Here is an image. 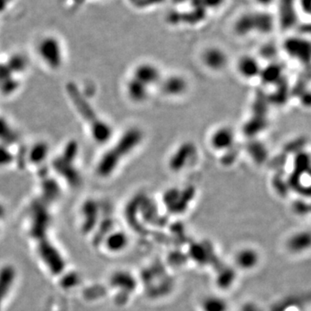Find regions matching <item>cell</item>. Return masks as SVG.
<instances>
[{"label":"cell","instance_id":"6da1fadb","mask_svg":"<svg viewBox=\"0 0 311 311\" xmlns=\"http://www.w3.org/2000/svg\"><path fill=\"white\" fill-rule=\"evenodd\" d=\"M143 140V133L139 129L133 128L127 131L120 141L116 144V147L113 148L109 154L105 157V161L102 162L101 171L103 175H109L110 172H113L116 169L121 158L130 154L132 151L135 150V148L138 146Z\"/></svg>","mask_w":311,"mask_h":311},{"label":"cell","instance_id":"7a4b0ae2","mask_svg":"<svg viewBox=\"0 0 311 311\" xmlns=\"http://www.w3.org/2000/svg\"><path fill=\"white\" fill-rule=\"evenodd\" d=\"M195 153L196 149L195 144L188 142L181 144L178 150L175 151L174 154H172L169 162V166L171 171L175 172L182 171L190 163Z\"/></svg>","mask_w":311,"mask_h":311},{"label":"cell","instance_id":"3957f363","mask_svg":"<svg viewBox=\"0 0 311 311\" xmlns=\"http://www.w3.org/2000/svg\"><path fill=\"white\" fill-rule=\"evenodd\" d=\"M202 63L212 71H221L226 68L228 56L222 48L219 47H209L202 54Z\"/></svg>","mask_w":311,"mask_h":311},{"label":"cell","instance_id":"277c9868","mask_svg":"<svg viewBox=\"0 0 311 311\" xmlns=\"http://www.w3.org/2000/svg\"><path fill=\"white\" fill-rule=\"evenodd\" d=\"M133 78L150 88L159 84L162 81L160 69L153 63L144 62L139 64L134 71Z\"/></svg>","mask_w":311,"mask_h":311},{"label":"cell","instance_id":"5b68a950","mask_svg":"<svg viewBox=\"0 0 311 311\" xmlns=\"http://www.w3.org/2000/svg\"><path fill=\"white\" fill-rule=\"evenodd\" d=\"M284 47L290 56L301 62H309L311 55L310 42L301 38H290L284 43Z\"/></svg>","mask_w":311,"mask_h":311},{"label":"cell","instance_id":"8992f818","mask_svg":"<svg viewBox=\"0 0 311 311\" xmlns=\"http://www.w3.org/2000/svg\"><path fill=\"white\" fill-rule=\"evenodd\" d=\"M235 133L232 128L222 127L215 131L210 137V144L216 151H226L233 147Z\"/></svg>","mask_w":311,"mask_h":311},{"label":"cell","instance_id":"52a82bcc","mask_svg":"<svg viewBox=\"0 0 311 311\" xmlns=\"http://www.w3.org/2000/svg\"><path fill=\"white\" fill-rule=\"evenodd\" d=\"M162 92L164 94L172 97H178L184 94L188 89L187 80L181 76L174 75L167 77L161 81L160 83Z\"/></svg>","mask_w":311,"mask_h":311},{"label":"cell","instance_id":"ba28073f","mask_svg":"<svg viewBox=\"0 0 311 311\" xmlns=\"http://www.w3.org/2000/svg\"><path fill=\"white\" fill-rule=\"evenodd\" d=\"M261 70L260 62L253 55H242L237 62V71L239 76L246 80L260 76Z\"/></svg>","mask_w":311,"mask_h":311},{"label":"cell","instance_id":"9c48e42d","mask_svg":"<svg viewBox=\"0 0 311 311\" xmlns=\"http://www.w3.org/2000/svg\"><path fill=\"white\" fill-rule=\"evenodd\" d=\"M127 93L134 102H144L149 94V88L142 82L133 78L127 85Z\"/></svg>","mask_w":311,"mask_h":311},{"label":"cell","instance_id":"30bf717a","mask_svg":"<svg viewBox=\"0 0 311 311\" xmlns=\"http://www.w3.org/2000/svg\"><path fill=\"white\" fill-rule=\"evenodd\" d=\"M236 34L244 37L254 31V24H253V13L243 14L236 21L234 25Z\"/></svg>","mask_w":311,"mask_h":311},{"label":"cell","instance_id":"8fae6325","mask_svg":"<svg viewBox=\"0 0 311 311\" xmlns=\"http://www.w3.org/2000/svg\"><path fill=\"white\" fill-rule=\"evenodd\" d=\"M258 254L253 250H241L236 257L237 264L244 269H250L258 263Z\"/></svg>","mask_w":311,"mask_h":311},{"label":"cell","instance_id":"7c38bea8","mask_svg":"<svg viewBox=\"0 0 311 311\" xmlns=\"http://www.w3.org/2000/svg\"><path fill=\"white\" fill-rule=\"evenodd\" d=\"M203 311H226V303L216 297H209L202 302Z\"/></svg>","mask_w":311,"mask_h":311},{"label":"cell","instance_id":"4fadbf2b","mask_svg":"<svg viewBox=\"0 0 311 311\" xmlns=\"http://www.w3.org/2000/svg\"><path fill=\"white\" fill-rule=\"evenodd\" d=\"M260 76L266 82H273L281 76V68L277 65H270L267 69H262Z\"/></svg>","mask_w":311,"mask_h":311},{"label":"cell","instance_id":"5bb4252c","mask_svg":"<svg viewBox=\"0 0 311 311\" xmlns=\"http://www.w3.org/2000/svg\"><path fill=\"white\" fill-rule=\"evenodd\" d=\"M297 5L303 13L305 15L311 14V0H297Z\"/></svg>","mask_w":311,"mask_h":311},{"label":"cell","instance_id":"9a60e30c","mask_svg":"<svg viewBox=\"0 0 311 311\" xmlns=\"http://www.w3.org/2000/svg\"><path fill=\"white\" fill-rule=\"evenodd\" d=\"M274 51H275V47H273L271 44L267 45V46L264 47V55H265V56L269 57V58H270L271 55H273Z\"/></svg>","mask_w":311,"mask_h":311},{"label":"cell","instance_id":"2e32d148","mask_svg":"<svg viewBox=\"0 0 311 311\" xmlns=\"http://www.w3.org/2000/svg\"><path fill=\"white\" fill-rule=\"evenodd\" d=\"M255 1V3L258 4V5H260L261 7H268L271 5L272 3H274L275 1H277V0H254Z\"/></svg>","mask_w":311,"mask_h":311}]
</instances>
